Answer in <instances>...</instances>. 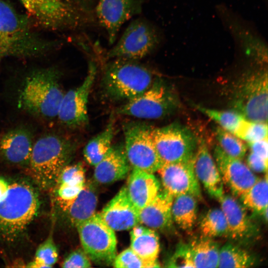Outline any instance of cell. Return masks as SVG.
<instances>
[{
	"label": "cell",
	"mask_w": 268,
	"mask_h": 268,
	"mask_svg": "<svg viewBox=\"0 0 268 268\" xmlns=\"http://www.w3.org/2000/svg\"><path fill=\"white\" fill-rule=\"evenodd\" d=\"M33 23L46 29L73 30L90 22L82 0H19Z\"/></svg>",
	"instance_id": "5"
},
{
	"label": "cell",
	"mask_w": 268,
	"mask_h": 268,
	"mask_svg": "<svg viewBox=\"0 0 268 268\" xmlns=\"http://www.w3.org/2000/svg\"><path fill=\"white\" fill-rule=\"evenodd\" d=\"M139 209L129 197L126 186L103 208L100 214L114 231L128 230L139 223Z\"/></svg>",
	"instance_id": "19"
},
{
	"label": "cell",
	"mask_w": 268,
	"mask_h": 268,
	"mask_svg": "<svg viewBox=\"0 0 268 268\" xmlns=\"http://www.w3.org/2000/svg\"><path fill=\"white\" fill-rule=\"evenodd\" d=\"M83 250L98 264H112L116 256L117 239L114 231L95 213L76 226Z\"/></svg>",
	"instance_id": "11"
},
{
	"label": "cell",
	"mask_w": 268,
	"mask_h": 268,
	"mask_svg": "<svg viewBox=\"0 0 268 268\" xmlns=\"http://www.w3.org/2000/svg\"><path fill=\"white\" fill-rule=\"evenodd\" d=\"M200 229L203 237L213 238L227 236V222L222 209L215 208L209 210L200 221Z\"/></svg>",
	"instance_id": "32"
},
{
	"label": "cell",
	"mask_w": 268,
	"mask_h": 268,
	"mask_svg": "<svg viewBox=\"0 0 268 268\" xmlns=\"http://www.w3.org/2000/svg\"><path fill=\"white\" fill-rule=\"evenodd\" d=\"M130 236V248L145 263L146 268L160 267L157 261L159 239L155 231L137 224L132 228Z\"/></svg>",
	"instance_id": "25"
},
{
	"label": "cell",
	"mask_w": 268,
	"mask_h": 268,
	"mask_svg": "<svg viewBox=\"0 0 268 268\" xmlns=\"http://www.w3.org/2000/svg\"><path fill=\"white\" fill-rule=\"evenodd\" d=\"M249 168L254 172L267 173L268 160L250 151L247 158Z\"/></svg>",
	"instance_id": "40"
},
{
	"label": "cell",
	"mask_w": 268,
	"mask_h": 268,
	"mask_svg": "<svg viewBox=\"0 0 268 268\" xmlns=\"http://www.w3.org/2000/svg\"><path fill=\"white\" fill-rule=\"evenodd\" d=\"M268 123L258 122L245 119L234 135L247 142L268 138Z\"/></svg>",
	"instance_id": "36"
},
{
	"label": "cell",
	"mask_w": 268,
	"mask_h": 268,
	"mask_svg": "<svg viewBox=\"0 0 268 268\" xmlns=\"http://www.w3.org/2000/svg\"><path fill=\"white\" fill-rule=\"evenodd\" d=\"M105 65L102 85L113 100H132L144 92L153 82L151 71L136 61L112 59Z\"/></svg>",
	"instance_id": "6"
},
{
	"label": "cell",
	"mask_w": 268,
	"mask_h": 268,
	"mask_svg": "<svg viewBox=\"0 0 268 268\" xmlns=\"http://www.w3.org/2000/svg\"><path fill=\"white\" fill-rule=\"evenodd\" d=\"M194 158L178 162L164 163L157 171L164 191L173 197L189 194L201 198V191L194 169Z\"/></svg>",
	"instance_id": "14"
},
{
	"label": "cell",
	"mask_w": 268,
	"mask_h": 268,
	"mask_svg": "<svg viewBox=\"0 0 268 268\" xmlns=\"http://www.w3.org/2000/svg\"><path fill=\"white\" fill-rule=\"evenodd\" d=\"M256 261L246 250L228 243L220 248L218 268H249L254 266Z\"/></svg>",
	"instance_id": "30"
},
{
	"label": "cell",
	"mask_w": 268,
	"mask_h": 268,
	"mask_svg": "<svg viewBox=\"0 0 268 268\" xmlns=\"http://www.w3.org/2000/svg\"><path fill=\"white\" fill-rule=\"evenodd\" d=\"M75 150L73 141L55 133L39 137L34 141L27 168L34 183L42 190L52 189Z\"/></svg>",
	"instance_id": "4"
},
{
	"label": "cell",
	"mask_w": 268,
	"mask_h": 268,
	"mask_svg": "<svg viewBox=\"0 0 268 268\" xmlns=\"http://www.w3.org/2000/svg\"><path fill=\"white\" fill-rule=\"evenodd\" d=\"M126 187L129 197L139 210L151 202L160 191V183L153 173L135 168Z\"/></svg>",
	"instance_id": "23"
},
{
	"label": "cell",
	"mask_w": 268,
	"mask_h": 268,
	"mask_svg": "<svg viewBox=\"0 0 268 268\" xmlns=\"http://www.w3.org/2000/svg\"><path fill=\"white\" fill-rule=\"evenodd\" d=\"M28 15L0 0V60L6 57L27 58L48 52L53 45L34 30Z\"/></svg>",
	"instance_id": "2"
},
{
	"label": "cell",
	"mask_w": 268,
	"mask_h": 268,
	"mask_svg": "<svg viewBox=\"0 0 268 268\" xmlns=\"http://www.w3.org/2000/svg\"><path fill=\"white\" fill-rule=\"evenodd\" d=\"M97 195L93 185L87 182L77 197L63 210L70 222L76 226L95 213Z\"/></svg>",
	"instance_id": "26"
},
{
	"label": "cell",
	"mask_w": 268,
	"mask_h": 268,
	"mask_svg": "<svg viewBox=\"0 0 268 268\" xmlns=\"http://www.w3.org/2000/svg\"><path fill=\"white\" fill-rule=\"evenodd\" d=\"M96 72L95 63L90 61L87 75L81 84L65 93L57 116L62 124L70 128H77L88 122V99Z\"/></svg>",
	"instance_id": "13"
},
{
	"label": "cell",
	"mask_w": 268,
	"mask_h": 268,
	"mask_svg": "<svg viewBox=\"0 0 268 268\" xmlns=\"http://www.w3.org/2000/svg\"><path fill=\"white\" fill-rule=\"evenodd\" d=\"M32 132L25 126H18L0 137V156L7 163L28 167L34 143Z\"/></svg>",
	"instance_id": "18"
},
{
	"label": "cell",
	"mask_w": 268,
	"mask_h": 268,
	"mask_svg": "<svg viewBox=\"0 0 268 268\" xmlns=\"http://www.w3.org/2000/svg\"><path fill=\"white\" fill-rule=\"evenodd\" d=\"M58 251L52 234L40 244L33 259L25 266L31 268H52L58 260Z\"/></svg>",
	"instance_id": "33"
},
{
	"label": "cell",
	"mask_w": 268,
	"mask_h": 268,
	"mask_svg": "<svg viewBox=\"0 0 268 268\" xmlns=\"http://www.w3.org/2000/svg\"><path fill=\"white\" fill-rule=\"evenodd\" d=\"M214 158L223 184L235 196L241 198L259 179L241 159L228 155L219 145L214 148Z\"/></svg>",
	"instance_id": "15"
},
{
	"label": "cell",
	"mask_w": 268,
	"mask_h": 268,
	"mask_svg": "<svg viewBox=\"0 0 268 268\" xmlns=\"http://www.w3.org/2000/svg\"><path fill=\"white\" fill-rule=\"evenodd\" d=\"M218 200L227 222V236L240 243H248L255 238L259 230L245 207L230 195L223 194Z\"/></svg>",
	"instance_id": "17"
},
{
	"label": "cell",
	"mask_w": 268,
	"mask_h": 268,
	"mask_svg": "<svg viewBox=\"0 0 268 268\" xmlns=\"http://www.w3.org/2000/svg\"><path fill=\"white\" fill-rule=\"evenodd\" d=\"M94 167V177L99 183L110 184L125 178L129 173L131 165L124 145H112L107 155Z\"/></svg>",
	"instance_id": "22"
},
{
	"label": "cell",
	"mask_w": 268,
	"mask_h": 268,
	"mask_svg": "<svg viewBox=\"0 0 268 268\" xmlns=\"http://www.w3.org/2000/svg\"><path fill=\"white\" fill-rule=\"evenodd\" d=\"M39 196L27 180L0 175V242L18 240L38 215Z\"/></svg>",
	"instance_id": "1"
},
{
	"label": "cell",
	"mask_w": 268,
	"mask_h": 268,
	"mask_svg": "<svg viewBox=\"0 0 268 268\" xmlns=\"http://www.w3.org/2000/svg\"><path fill=\"white\" fill-rule=\"evenodd\" d=\"M160 35L152 24L143 18L133 20L120 39L106 54L105 58L140 60L155 50Z\"/></svg>",
	"instance_id": "9"
},
{
	"label": "cell",
	"mask_w": 268,
	"mask_h": 268,
	"mask_svg": "<svg viewBox=\"0 0 268 268\" xmlns=\"http://www.w3.org/2000/svg\"><path fill=\"white\" fill-rule=\"evenodd\" d=\"M195 175L207 192L219 199L223 195V183L214 160L203 140L198 143L194 157Z\"/></svg>",
	"instance_id": "20"
},
{
	"label": "cell",
	"mask_w": 268,
	"mask_h": 268,
	"mask_svg": "<svg viewBox=\"0 0 268 268\" xmlns=\"http://www.w3.org/2000/svg\"><path fill=\"white\" fill-rule=\"evenodd\" d=\"M174 197L159 191L154 200L139 210V223L152 229L164 230L173 224L171 207Z\"/></svg>",
	"instance_id": "24"
},
{
	"label": "cell",
	"mask_w": 268,
	"mask_h": 268,
	"mask_svg": "<svg viewBox=\"0 0 268 268\" xmlns=\"http://www.w3.org/2000/svg\"><path fill=\"white\" fill-rule=\"evenodd\" d=\"M197 198L189 194H182L173 198L171 213L172 219L180 228L190 230L197 217Z\"/></svg>",
	"instance_id": "27"
},
{
	"label": "cell",
	"mask_w": 268,
	"mask_h": 268,
	"mask_svg": "<svg viewBox=\"0 0 268 268\" xmlns=\"http://www.w3.org/2000/svg\"><path fill=\"white\" fill-rule=\"evenodd\" d=\"M152 136L163 164L193 159L198 142L192 132L177 123L153 129Z\"/></svg>",
	"instance_id": "12"
},
{
	"label": "cell",
	"mask_w": 268,
	"mask_h": 268,
	"mask_svg": "<svg viewBox=\"0 0 268 268\" xmlns=\"http://www.w3.org/2000/svg\"><path fill=\"white\" fill-rule=\"evenodd\" d=\"M242 204L253 212L262 214L268 209V177L258 179L241 198Z\"/></svg>",
	"instance_id": "31"
},
{
	"label": "cell",
	"mask_w": 268,
	"mask_h": 268,
	"mask_svg": "<svg viewBox=\"0 0 268 268\" xmlns=\"http://www.w3.org/2000/svg\"><path fill=\"white\" fill-rule=\"evenodd\" d=\"M196 108L216 122L220 125V127L234 134L245 119L241 115L234 110H218L199 105H196Z\"/></svg>",
	"instance_id": "34"
},
{
	"label": "cell",
	"mask_w": 268,
	"mask_h": 268,
	"mask_svg": "<svg viewBox=\"0 0 268 268\" xmlns=\"http://www.w3.org/2000/svg\"><path fill=\"white\" fill-rule=\"evenodd\" d=\"M173 90L160 79L154 80L138 96L118 108L121 115L145 119H158L173 113L179 105Z\"/></svg>",
	"instance_id": "8"
},
{
	"label": "cell",
	"mask_w": 268,
	"mask_h": 268,
	"mask_svg": "<svg viewBox=\"0 0 268 268\" xmlns=\"http://www.w3.org/2000/svg\"><path fill=\"white\" fill-rule=\"evenodd\" d=\"M142 6L141 0H98L97 17L106 31L110 45L115 42L122 26L141 12Z\"/></svg>",
	"instance_id": "16"
},
{
	"label": "cell",
	"mask_w": 268,
	"mask_h": 268,
	"mask_svg": "<svg viewBox=\"0 0 268 268\" xmlns=\"http://www.w3.org/2000/svg\"><path fill=\"white\" fill-rule=\"evenodd\" d=\"M150 126L132 122L124 125L125 150L133 168L148 173L157 172L163 164L154 144Z\"/></svg>",
	"instance_id": "10"
},
{
	"label": "cell",
	"mask_w": 268,
	"mask_h": 268,
	"mask_svg": "<svg viewBox=\"0 0 268 268\" xmlns=\"http://www.w3.org/2000/svg\"><path fill=\"white\" fill-rule=\"evenodd\" d=\"M167 265L171 268H195L190 245L179 244Z\"/></svg>",
	"instance_id": "37"
},
{
	"label": "cell",
	"mask_w": 268,
	"mask_h": 268,
	"mask_svg": "<svg viewBox=\"0 0 268 268\" xmlns=\"http://www.w3.org/2000/svg\"><path fill=\"white\" fill-rule=\"evenodd\" d=\"M62 268H87L91 267L90 259L83 250L77 249L70 253L62 263Z\"/></svg>",
	"instance_id": "39"
},
{
	"label": "cell",
	"mask_w": 268,
	"mask_h": 268,
	"mask_svg": "<svg viewBox=\"0 0 268 268\" xmlns=\"http://www.w3.org/2000/svg\"><path fill=\"white\" fill-rule=\"evenodd\" d=\"M61 72L54 67L32 70L25 76L17 98V106L34 117L45 120L57 118L65 94Z\"/></svg>",
	"instance_id": "3"
},
{
	"label": "cell",
	"mask_w": 268,
	"mask_h": 268,
	"mask_svg": "<svg viewBox=\"0 0 268 268\" xmlns=\"http://www.w3.org/2000/svg\"><path fill=\"white\" fill-rule=\"evenodd\" d=\"M251 152L268 160V138L254 141L247 142Z\"/></svg>",
	"instance_id": "41"
},
{
	"label": "cell",
	"mask_w": 268,
	"mask_h": 268,
	"mask_svg": "<svg viewBox=\"0 0 268 268\" xmlns=\"http://www.w3.org/2000/svg\"><path fill=\"white\" fill-rule=\"evenodd\" d=\"M114 131V121L111 120L102 132L86 144L83 155L90 165L96 166L107 155L112 146Z\"/></svg>",
	"instance_id": "28"
},
{
	"label": "cell",
	"mask_w": 268,
	"mask_h": 268,
	"mask_svg": "<svg viewBox=\"0 0 268 268\" xmlns=\"http://www.w3.org/2000/svg\"><path fill=\"white\" fill-rule=\"evenodd\" d=\"M189 245L195 268H218L220 247L212 238L201 236Z\"/></svg>",
	"instance_id": "29"
},
{
	"label": "cell",
	"mask_w": 268,
	"mask_h": 268,
	"mask_svg": "<svg viewBox=\"0 0 268 268\" xmlns=\"http://www.w3.org/2000/svg\"><path fill=\"white\" fill-rule=\"evenodd\" d=\"M117 268H146L145 263L131 248H129L116 255L112 263Z\"/></svg>",
	"instance_id": "38"
},
{
	"label": "cell",
	"mask_w": 268,
	"mask_h": 268,
	"mask_svg": "<svg viewBox=\"0 0 268 268\" xmlns=\"http://www.w3.org/2000/svg\"><path fill=\"white\" fill-rule=\"evenodd\" d=\"M220 10L221 18L237 42L239 50L260 62L267 61V48L261 38L229 11L226 12L225 9L220 8Z\"/></svg>",
	"instance_id": "21"
},
{
	"label": "cell",
	"mask_w": 268,
	"mask_h": 268,
	"mask_svg": "<svg viewBox=\"0 0 268 268\" xmlns=\"http://www.w3.org/2000/svg\"><path fill=\"white\" fill-rule=\"evenodd\" d=\"M268 90L267 70H256L247 73L235 90L233 110L248 120L268 123Z\"/></svg>",
	"instance_id": "7"
},
{
	"label": "cell",
	"mask_w": 268,
	"mask_h": 268,
	"mask_svg": "<svg viewBox=\"0 0 268 268\" xmlns=\"http://www.w3.org/2000/svg\"><path fill=\"white\" fill-rule=\"evenodd\" d=\"M215 133L219 146L224 152L240 159L244 157L247 146L243 140L220 127H217Z\"/></svg>",
	"instance_id": "35"
}]
</instances>
